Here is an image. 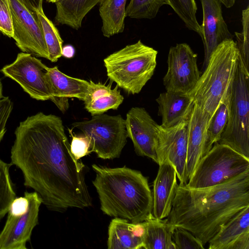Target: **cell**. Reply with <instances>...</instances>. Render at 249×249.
Wrapping results in <instances>:
<instances>
[{
  "mask_svg": "<svg viewBox=\"0 0 249 249\" xmlns=\"http://www.w3.org/2000/svg\"><path fill=\"white\" fill-rule=\"evenodd\" d=\"M15 134L11 164L20 169L24 185L42 203L58 212L92 205L85 165L72 154L60 117L39 112L21 122Z\"/></svg>",
  "mask_w": 249,
  "mask_h": 249,
  "instance_id": "6da1fadb",
  "label": "cell"
},
{
  "mask_svg": "<svg viewBox=\"0 0 249 249\" xmlns=\"http://www.w3.org/2000/svg\"><path fill=\"white\" fill-rule=\"evenodd\" d=\"M249 206V170L223 183L201 189L178 185L165 219L186 229L205 245L221 228Z\"/></svg>",
  "mask_w": 249,
  "mask_h": 249,
  "instance_id": "7a4b0ae2",
  "label": "cell"
},
{
  "mask_svg": "<svg viewBox=\"0 0 249 249\" xmlns=\"http://www.w3.org/2000/svg\"><path fill=\"white\" fill-rule=\"evenodd\" d=\"M92 168L96 174L92 183L104 214L133 223L142 222L152 214V192L147 178L140 171L96 164Z\"/></svg>",
  "mask_w": 249,
  "mask_h": 249,
  "instance_id": "3957f363",
  "label": "cell"
},
{
  "mask_svg": "<svg viewBox=\"0 0 249 249\" xmlns=\"http://www.w3.org/2000/svg\"><path fill=\"white\" fill-rule=\"evenodd\" d=\"M239 59V51L233 39L223 41L212 53L202 74L187 94L211 118L227 96Z\"/></svg>",
  "mask_w": 249,
  "mask_h": 249,
  "instance_id": "277c9868",
  "label": "cell"
},
{
  "mask_svg": "<svg viewBox=\"0 0 249 249\" xmlns=\"http://www.w3.org/2000/svg\"><path fill=\"white\" fill-rule=\"evenodd\" d=\"M157 54L141 40L127 45L104 59L107 76L128 94H138L154 74Z\"/></svg>",
  "mask_w": 249,
  "mask_h": 249,
  "instance_id": "5b68a950",
  "label": "cell"
},
{
  "mask_svg": "<svg viewBox=\"0 0 249 249\" xmlns=\"http://www.w3.org/2000/svg\"><path fill=\"white\" fill-rule=\"evenodd\" d=\"M226 99L228 121L217 142L249 159V71L240 58Z\"/></svg>",
  "mask_w": 249,
  "mask_h": 249,
  "instance_id": "8992f818",
  "label": "cell"
},
{
  "mask_svg": "<svg viewBox=\"0 0 249 249\" xmlns=\"http://www.w3.org/2000/svg\"><path fill=\"white\" fill-rule=\"evenodd\" d=\"M249 170V158L217 142L199 161L185 185L190 189L212 187L227 182Z\"/></svg>",
  "mask_w": 249,
  "mask_h": 249,
  "instance_id": "52a82bcc",
  "label": "cell"
},
{
  "mask_svg": "<svg viewBox=\"0 0 249 249\" xmlns=\"http://www.w3.org/2000/svg\"><path fill=\"white\" fill-rule=\"evenodd\" d=\"M71 125L89 138L91 152L104 160L119 158L127 142L125 119L121 115H95Z\"/></svg>",
  "mask_w": 249,
  "mask_h": 249,
  "instance_id": "ba28073f",
  "label": "cell"
},
{
  "mask_svg": "<svg viewBox=\"0 0 249 249\" xmlns=\"http://www.w3.org/2000/svg\"><path fill=\"white\" fill-rule=\"evenodd\" d=\"M42 200L36 192H25L11 203L4 226L0 232V249H26L34 228L38 224Z\"/></svg>",
  "mask_w": 249,
  "mask_h": 249,
  "instance_id": "9c48e42d",
  "label": "cell"
},
{
  "mask_svg": "<svg viewBox=\"0 0 249 249\" xmlns=\"http://www.w3.org/2000/svg\"><path fill=\"white\" fill-rule=\"evenodd\" d=\"M197 57L187 43H178L170 47L168 69L163 78L166 91L187 94L193 89L200 76Z\"/></svg>",
  "mask_w": 249,
  "mask_h": 249,
  "instance_id": "30bf717a",
  "label": "cell"
},
{
  "mask_svg": "<svg viewBox=\"0 0 249 249\" xmlns=\"http://www.w3.org/2000/svg\"><path fill=\"white\" fill-rule=\"evenodd\" d=\"M47 67L28 53H19L12 63L1 70L6 77L17 82L33 98L51 100L52 94L46 75Z\"/></svg>",
  "mask_w": 249,
  "mask_h": 249,
  "instance_id": "8fae6325",
  "label": "cell"
},
{
  "mask_svg": "<svg viewBox=\"0 0 249 249\" xmlns=\"http://www.w3.org/2000/svg\"><path fill=\"white\" fill-rule=\"evenodd\" d=\"M13 36L17 46L23 52L48 58L47 48L37 14L31 12L20 0H9Z\"/></svg>",
  "mask_w": 249,
  "mask_h": 249,
  "instance_id": "7c38bea8",
  "label": "cell"
},
{
  "mask_svg": "<svg viewBox=\"0 0 249 249\" xmlns=\"http://www.w3.org/2000/svg\"><path fill=\"white\" fill-rule=\"evenodd\" d=\"M183 121L169 127L159 125L157 133L158 164L168 160L175 167L179 185H186L187 125Z\"/></svg>",
  "mask_w": 249,
  "mask_h": 249,
  "instance_id": "4fadbf2b",
  "label": "cell"
},
{
  "mask_svg": "<svg viewBox=\"0 0 249 249\" xmlns=\"http://www.w3.org/2000/svg\"><path fill=\"white\" fill-rule=\"evenodd\" d=\"M127 138L132 142L136 154L151 159L157 163V133L159 124L142 107H133L126 115Z\"/></svg>",
  "mask_w": 249,
  "mask_h": 249,
  "instance_id": "5bb4252c",
  "label": "cell"
},
{
  "mask_svg": "<svg viewBox=\"0 0 249 249\" xmlns=\"http://www.w3.org/2000/svg\"><path fill=\"white\" fill-rule=\"evenodd\" d=\"M200 0L203 19L199 36L204 47V69L213 51L223 41L232 39L233 36L224 19L220 1L219 0Z\"/></svg>",
  "mask_w": 249,
  "mask_h": 249,
  "instance_id": "9a60e30c",
  "label": "cell"
},
{
  "mask_svg": "<svg viewBox=\"0 0 249 249\" xmlns=\"http://www.w3.org/2000/svg\"><path fill=\"white\" fill-rule=\"evenodd\" d=\"M210 119L208 114L194 105L187 125L186 183L199 161L204 156L207 128Z\"/></svg>",
  "mask_w": 249,
  "mask_h": 249,
  "instance_id": "2e32d148",
  "label": "cell"
},
{
  "mask_svg": "<svg viewBox=\"0 0 249 249\" xmlns=\"http://www.w3.org/2000/svg\"><path fill=\"white\" fill-rule=\"evenodd\" d=\"M46 75L52 94L51 100L62 113L69 108V98L85 100L90 86L89 81L67 75L60 71L57 66L47 67Z\"/></svg>",
  "mask_w": 249,
  "mask_h": 249,
  "instance_id": "e0dca14e",
  "label": "cell"
},
{
  "mask_svg": "<svg viewBox=\"0 0 249 249\" xmlns=\"http://www.w3.org/2000/svg\"><path fill=\"white\" fill-rule=\"evenodd\" d=\"M159 165L153 182L152 214L157 219H163L171 212L178 184L174 166L166 160Z\"/></svg>",
  "mask_w": 249,
  "mask_h": 249,
  "instance_id": "ac0fdd59",
  "label": "cell"
},
{
  "mask_svg": "<svg viewBox=\"0 0 249 249\" xmlns=\"http://www.w3.org/2000/svg\"><path fill=\"white\" fill-rule=\"evenodd\" d=\"M143 222L133 223L125 219L114 217L108 229V249H143Z\"/></svg>",
  "mask_w": 249,
  "mask_h": 249,
  "instance_id": "d6986e66",
  "label": "cell"
},
{
  "mask_svg": "<svg viewBox=\"0 0 249 249\" xmlns=\"http://www.w3.org/2000/svg\"><path fill=\"white\" fill-rule=\"evenodd\" d=\"M156 101L158 104V115L161 117V125L165 127L187 121L195 105L187 94L168 91L161 93Z\"/></svg>",
  "mask_w": 249,
  "mask_h": 249,
  "instance_id": "ffe728a7",
  "label": "cell"
},
{
  "mask_svg": "<svg viewBox=\"0 0 249 249\" xmlns=\"http://www.w3.org/2000/svg\"><path fill=\"white\" fill-rule=\"evenodd\" d=\"M103 0H59L55 3V22L78 30L86 15Z\"/></svg>",
  "mask_w": 249,
  "mask_h": 249,
  "instance_id": "44dd1931",
  "label": "cell"
},
{
  "mask_svg": "<svg viewBox=\"0 0 249 249\" xmlns=\"http://www.w3.org/2000/svg\"><path fill=\"white\" fill-rule=\"evenodd\" d=\"M144 235L143 249H176L173 239L175 227L165 219H158L152 214L143 221Z\"/></svg>",
  "mask_w": 249,
  "mask_h": 249,
  "instance_id": "7402d4cb",
  "label": "cell"
},
{
  "mask_svg": "<svg viewBox=\"0 0 249 249\" xmlns=\"http://www.w3.org/2000/svg\"><path fill=\"white\" fill-rule=\"evenodd\" d=\"M249 231V206L224 224L209 241V249H227L243 233Z\"/></svg>",
  "mask_w": 249,
  "mask_h": 249,
  "instance_id": "603a6c76",
  "label": "cell"
},
{
  "mask_svg": "<svg viewBox=\"0 0 249 249\" xmlns=\"http://www.w3.org/2000/svg\"><path fill=\"white\" fill-rule=\"evenodd\" d=\"M127 0H103L99 3L102 32L106 37L122 33L124 28Z\"/></svg>",
  "mask_w": 249,
  "mask_h": 249,
  "instance_id": "cb8c5ba5",
  "label": "cell"
},
{
  "mask_svg": "<svg viewBox=\"0 0 249 249\" xmlns=\"http://www.w3.org/2000/svg\"><path fill=\"white\" fill-rule=\"evenodd\" d=\"M47 48L48 59L56 62L62 55L63 41L58 30L44 14L43 8L36 11Z\"/></svg>",
  "mask_w": 249,
  "mask_h": 249,
  "instance_id": "d4e9b609",
  "label": "cell"
},
{
  "mask_svg": "<svg viewBox=\"0 0 249 249\" xmlns=\"http://www.w3.org/2000/svg\"><path fill=\"white\" fill-rule=\"evenodd\" d=\"M228 108L227 99L216 109L211 117L207 131L204 155L212 148L213 145L219 141L222 132L227 124Z\"/></svg>",
  "mask_w": 249,
  "mask_h": 249,
  "instance_id": "484cf974",
  "label": "cell"
},
{
  "mask_svg": "<svg viewBox=\"0 0 249 249\" xmlns=\"http://www.w3.org/2000/svg\"><path fill=\"white\" fill-rule=\"evenodd\" d=\"M185 24L187 28L200 35V25L196 17L197 9L196 0H165Z\"/></svg>",
  "mask_w": 249,
  "mask_h": 249,
  "instance_id": "4316f807",
  "label": "cell"
},
{
  "mask_svg": "<svg viewBox=\"0 0 249 249\" xmlns=\"http://www.w3.org/2000/svg\"><path fill=\"white\" fill-rule=\"evenodd\" d=\"M165 0H130L126 8V16L135 19L155 18Z\"/></svg>",
  "mask_w": 249,
  "mask_h": 249,
  "instance_id": "83f0119b",
  "label": "cell"
},
{
  "mask_svg": "<svg viewBox=\"0 0 249 249\" xmlns=\"http://www.w3.org/2000/svg\"><path fill=\"white\" fill-rule=\"evenodd\" d=\"M11 165L0 159V220L8 213L11 202L16 197L10 176Z\"/></svg>",
  "mask_w": 249,
  "mask_h": 249,
  "instance_id": "f1b7e54d",
  "label": "cell"
},
{
  "mask_svg": "<svg viewBox=\"0 0 249 249\" xmlns=\"http://www.w3.org/2000/svg\"><path fill=\"white\" fill-rule=\"evenodd\" d=\"M124 99L119 87L116 85L110 93L85 104V108L92 116L101 114L111 109H117L122 104Z\"/></svg>",
  "mask_w": 249,
  "mask_h": 249,
  "instance_id": "f546056e",
  "label": "cell"
},
{
  "mask_svg": "<svg viewBox=\"0 0 249 249\" xmlns=\"http://www.w3.org/2000/svg\"><path fill=\"white\" fill-rule=\"evenodd\" d=\"M242 32H235L236 42L239 53V58L249 70V6L242 10Z\"/></svg>",
  "mask_w": 249,
  "mask_h": 249,
  "instance_id": "4dcf8cb0",
  "label": "cell"
},
{
  "mask_svg": "<svg viewBox=\"0 0 249 249\" xmlns=\"http://www.w3.org/2000/svg\"><path fill=\"white\" fill-rule=\"evenodd\" d=\"M176 249H203L202 243L193 233L183 228L176 227L173 233Z\"/></svg>",
  "mask_w": 249,
  "mask_h": 249,
  "instance_id": "1f68e13d",
  "label": "cell"
},
{
  "mask_svg": "<svg viewBox=\"0 0 249 249\" xmlns=\"http://www.w3.org/2000/svg\"><path fill=\"white\" fill-rule=\"evenodd\" d=\"M68 129L72 138L70 143V150L74 158L80 160L82 157L91 153L89 138L84 134L80 136L75 135L72 129Z\"/></svg>",
  "mask_w": 249,
  "mask_h": 249,
  "instance_id": "d6a6232c",
  "label": "cell"
},
{
  "mask_svg": "<svg viewBox=\"0 0 249 249\" xmlns=\"http://www.w3.org/2000/svg\"><path fill=\"white\" fill-rule=\"evenodd\" d=\"M0 32L12 37L13 28L9 0H0Z\"/></svg>",
  "mask_w": 249,
  "mask_h": 249,
  "instance_id": "836d02e7",
  "label": "cell"
},
{
  "mask_svg": "<svg viewBox=\"0 0 249 249\" xmlns=\"http://www.w3.org/2000/svg\"><path fill=\"white\" fill-rule=\"evenodd\" d=\"M89 82L90 86L84 100V105L87 104L103 95L110 93L112 90L111 84L110 83L106 86L100 83H95L91 80H90Z\"/></svg>",
  "mask_w": 249,
  "mask_h": 249,
  "instance_id": "e575fe53",
  "label": "cell"
},
{
  "mask_svg": "<svg viewBox=\"0 0 249 249\" xmlns=\"http://www.w3.org/2000/svg\"><path fill=\"white\" fill-rule=\"evenodd\" d=\"M13 103L8 97H3L0 101V142L5 132V125L13 109Z\"/></svg>",
  "mask_w": 249,
  "mask_h": 249,
  "instance_id": "d590c367",
  "label": "cell"
},
{
  "mask_svg": "<svg viewBox=\"0 0 249 249\" xmlns=\"http://www.w3.org/2000/svg\"><path fill=\"white\" fill-rule=\"evenodd\" d=\"M227 249H249V231L239 236Z\"/></svg>",
  "mask_w": 249,
  "mask_h": 249,
  "instance_id": "8d00e7d4",
  "label": "cell"
},
{
  "mask_svg": "<svg viewBox=\"0 0 249 249\" xmlns=\"http://www.w3.org/2000/svg\"><path fill=\"white\" fill-rule=\"evenodd\" d=\"M33 13L36 14V11L42 9L43 0H20Z\"/></svg>",
  "mask_w": 249,
  "mask_h": 249,
  "instance_id": "74e56055",
  "label": "cell"
},
{
  "mask_svg": "<svg viewBox=\"0 0 249 249\" xmlns=\"http://www.w3.org/2000/svg\"><path fill=\"white\" fill-rule=\"evenodd\" d=\"M75 53V50L73 46L70 45H67L63 47L62 55L67 58H71L73 57Z\"/></svg>",
  "mask_w": 249,
  "mask_h": 249,
  "instance_id": "f35d334b",
  "label": "cell"
},
{
  "mask_svg": "<svg viewBox=\"0 0 249 249\" xmlns=\"http://www.w3.org/2000/svg\"><path fill=\"white\" fill-rule=\"evenodd\" d=\"M222 4L226 8H229L232 7L235 4L236 0H219Z\"/></svg>",
  "mask_w": 249,
  "mask_h": 249,
  "instance_id": "ab89813d",
  "label": "cell"
},
{
  "mask_svg": "<svg viewBox=\"0 0 249 249\" xmlns=\"http://www.w3.org/2000/svg\"><path fill=\"white\" fill-rule=\"evenodd\" d=\"M1 98H2V86L0 80V101Z\"/></svg>",
  "mask_w": 249,
  "mask_h": 249,
  "instance_id": "60d3db41",
  "label": "cell"
},
{
  "mask_svg": "<svg viewBox=\"0 0 249 249\" xmlns=\"http://www.w3.org/2000/svg\"><path fill=\"white\" fill-rule=\"evenodd\" d=\"M47 1L49 2H53V3H56L59 0H46Z\"/></svg>",
  "mask_w": 249,
  "mask_h": 249,
  "instance_id": "b9f144b4",
  "label": "cell"
}]
</instances>
